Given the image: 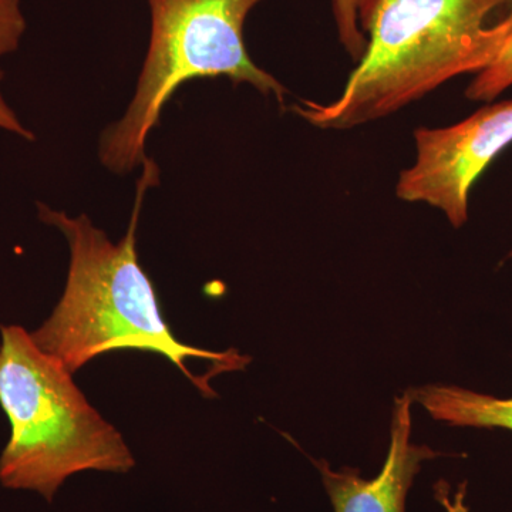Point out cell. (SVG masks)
<instances>
[{
	"label": "cell",
	"mask_w": 512,
	"mask_h": 512,
	"mask_svg": "<svg viewBox=\"0 0 512 512\" xmlns=\"http://www.w3.org/2000/svg\"><path fill=\"white\" fill-rule=\"evenodd\" d=\"M413 397L434 420L450 426L512 431V397L500 399L458 386H426L413 390Z\"/></svg>",
	"instance_id": "cell-7"
},
{
	"label": "cell",
	"mask_w": 512,
	"mask_h": 512,
	"mask_svg": "<svg viewBox=\"0 0 512 512\" xmlns=\"http://www.w3.org/2000/svg\"><path fill=\"white\" fill-rule=\"evenodd\" d=\"M333 16L340 43L346 52L359 62L365 53L366 37L363 36L357 20V0H333Z\"/></svg>",
	"instance_id": "cell-9"
},
{
	"label": "cell",
	"mask_w": 512,
	"mask_h": 512,
	"mask_svg": "<svg viewBox=\"0 0 512 512\" xmlns=\"http://www.w3.org/2000/svg\"><path fill=\"white\" fill-rule=\"evenodd\" d=\"M25 32L22 0H0V57L16 52Z\"/></svg>",
	"instance_id": "cell-10"
},
{
	"label": "cell",
	"mask_w": 512,
	"mask_h": 512,
	"mask_svg": "<svg viewBox=\"0 0 512 512\" xmlns=\"http://www.w3.org/2000/svg\"><path fill=\"white\" fill-rule=\"evenodd\" d=\"M413 390L394 403L390 447L379 476L363 480L353 470H332L319 461L323 484L335 512H406V497L421 464L437 456L412 441Z\"/></svg>",
	"instance_id": "cell-6"
},
{
	"label": "cell",
	"mask_w": 512,
	"mask_h": 512,
	"mask_svg": "<svg viewBox=\"0 0 512 512\" xmlns=\"http://www.w3.org/2000/svg\"><path fill=\"white\" fill-rule=\"evenodd\" d=\"M512 13V0H511ZM512 86V30L500 55L487 69L476 74V79L467 87L466 97L471 101L493 103Z\"/></svg>",
	"instance_id": "cell-8"
},
{
	"label": "cell",
	"mask_w": 512,
	"mask_h": 512,
	"mask_svg": "<svg viewBox=\"0 0 512 512\" xmlns=\"http://www.w3.org/2000/svg\"><path fill=\"white\" fill-rule=\"evenodd\" d=\"M3 80V72L0 69V83ZM0 128L5 131H9V133L15 134L20 138H25V140L33 141L35 140V134L23 126L22 121L19 120V117L16 116L15 111H13L12 107L9 106L8 101L3 97L2 90H0Z\"/></svg>",
	"instance_id": "cell-11"
},
{
	"label": "cell",
	"mask_w": 512,
	"mask_h": 512,
	"mask_svg": "<svg viewBox=\"0 0 512 512\" xmlns=\"http://www.w3.org/2000/svg\"><path fill=\"white\" fill-rule=\"evenodd\" d=\"M136 201L126 235L117 244L87 215L37 204L40 221L59 229L70 249L69 274L55 311L35 332L37 346L70 373L97 356L136 349L164 356L205 396H214L204 377H195L187 359L211 360L218 370H238L249 362L237 352L217 353L180 342L161 313L156 288L138 261L137 229L144 198L156 187L160 168L151 158L141 165Z\"/></svg>",
	"instance_id": "cell-1"
},
{
	"label": "cell",
	"mask_w": 512,
	"mask_h": 512,
	"mask_svg": "<svg viewBox=\"0 0 512 512\" xmlns=\"http://www.w3.org/2000/svg\"><path fill=\"white\" fill-rule=\"evenodd\" d=\"M0 330V406L10 423L0 484L36 491L50 503L74 474L136 466L123 436L87 402L73 373L22 326Z\"/></svg>",
	"instance_id": "cell-3"
},
{
	"label": "cell",
	"mask_w": 512,
	"mask_h": 512,
	"mask_svg": "<svg viewBox=\"0 0 512 512\" xmlns=\"http://www.w3.org/2000/svg\"><path fill=\"white\" fill-rule=\"evenodd\" d=\"M414 140L416 161L400 173L397 197L429 204L461 228L471 188L512 144V100L487 103L453 126L417 128Z\"/></svg>",
	"instance_id": "cell-5"
},
{
	"label": "cell",
	"mask_w": 512,
	"mask_h": 512,
	"mask_svg": "<svg viewBox=\"0 0 512 512\" xmlns=\"http://www.w3.org/2000/svg\"><path fill=\"white\" fill-rule=\"evenodd\" d=\"M511 0H357L366 49L339 99L292 107L312 126L349 130L392 116L497 59L512 30Z\"/></svg>",
	"instance_id": "cell-2"
},
{
	"label": "cell",
	"mask_w": 512,
	"mask_h": 512,
	"mask_svg": "<svg viewBox=\"0 0 512 512\" xmlns=\"http://www.w3.org/2000/svg\"><path fill=\"white\" fill-rule=\"evenodd\" d=\"M511 255H512V252H511Z\"/></svg>",
	"instance_id": "cell-12"
},
{
	"label": "cell",
	"mask_w": 512,
	"mask_h": 512,
	"mask_svg": "<svg viewBox=\"0 0 512 512\" xmlns=\"http://www.w3.org/2000/svg\"><path fill=\"white\" fill-rule=\"evenodd\" d=\"M264 0H147L151 36L136 93L126 113L103 131L100 163L130 174L147 160L151 131L183 84L227 77L285 103L288 90L254 63L244 40L249 13Z\"/></svg>",
	"instance_id": "cell-4"
}]
</instances>
